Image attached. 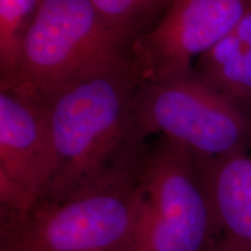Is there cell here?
<instances>
[{
	"label": "cell",
	"mask_w": 251,
	"mask_h": 251,
	"mask_svg": "<svg viewBox=\"0 0 251 251\" xmlns=\"http://www.w3.org/2000/svg\"><path fill=\"white\" fill-rule=\"evenodd\" d=\"M166 1H169V2H170V1H171V0H166Z\"/></svg>",
	"instance_id": "13"
},
{
	"label": "cell",
	"mask_w": 251,
	"mask_h": 251,
	"mask_svg": "<svg viewBox=\"0 0 251 251\" xmlns=\"http://www.w3.org/2000/svg\"><path fill=\"white\" fill-rule=\"evenodd\" d=\"M109 23L133 34L140 21L157 11L166 0H90Z\"/></svg>",
	"instance_id": "11"
},
{
	"label": "cell",
	"mask_w": 251,
	"mask_h": 251,
	"mask_svg": "<svg viewBox=\"0 0 251 251\" xmlns=\"http://www.w3.org/2000/svg\"><path fill=\"white\" fill-rule=\"evenodd\" d=\"M41 0H0V64L1 80L7 79L17 62L19 47Z\"/></svg>",
	"instance_id": "10"
},
{
	"label": "cell",
	"mask_w": 251,
	"mask_h": 251,
	"mask_svg": "<svg viewBox=\"0 0 251 251\" xmlns=\"http://www.w3.org/2000/svg\"><path fill=\"white\" fill-rule=\"evenodd\" d=\"M143 80L142 67L134 58L47 103L55 172L42 200H62L139 175L144 156H140L143 137L135 120V99Z\"/></svg>",
	"instance_id": "1"
},
{
	"label": "cell",
	"mask_w": 251,
	"mask_h": 251,
	"mask_svg": "<svg viewBox=\"0 0 251 251\" xmlns=\"http://www.w3.org/2000/svg\"><path fill=\"white\" fill-rule=\"evenodd\" d=\"M140 207L125 251H206L219 233L198 159L164 139L143 157Z\"/></svg>",
	"instance_id": "4"
},
{
	"label": "cell",
	"mask_w": 251,
	"mask_h": 251,
	"mask_svg": "<svg viewBox=\"0 0 251 251\" xmlns=\"http://www.w3.org/2000/svg\"><path fill=\"white\" fill-rule=\"evenodd\" d=\"M131 34L90 0H41L1 86L48 103L80 81L130 62Z\"/></svg>",
	"instance_id": "2"
},
{
	"label": "cell",
	"mask_w": 251,
	"mask_h": 251,
	"mask_svg": "<svg viewBox=\"0 0 251 251\" xmlns=\"http://www.w3.org/2000/svg\"><path fill=\"white\" fill-rule=\"evenodd\" d=\"M251 0H171L155 28L137 47V59L149 79L190 72L199 58L231 31Z\"/></svg>",
	"instance_id": "6"
},
{
	"label": "cell",
	"mask_w": 251,
	"mask_h": 251,
	"mask_svg": "<svg viewBox=\"0 0 251 251\" xmlns=\"http://www.w3.org/2000/svg\"><path fill=\"white\" fill-rule=\"evenodd\" d=\"M55 172L48 106L9 87L0 91V177L24 188L37 202Z\"/></svg>",
	"instance_id": "7"
},
{
	"label": "cell",
	"mask_w": 251,
	"mask_h": 251,
	"mask_svg": "<svg viewBox=\"0 0 251 251\" xmlns=\"http://www.w3.org/2000/svg\"><path fill=\"white\" fill-rule=\"evenodd\" d=\"M198 59L207 83L237 102L251 100V43L231 31Z\"/></svg>",
	"instance_id": "9"
},
{
	"label": "cell",
	"mask_w": 251,
	"mask_h": 251,
	"mask_svg": "<svg viewBox=\"0 0 251 251\" xmlns=\"http://www.w3.org/2000/svg\"><path fill=\"white\" fill-rule=\"evenodd\" d=\"M198 162L221 240L251 251V156L238 151Z\"/></svg>",
	"instance_id": "8"
},
{
	"label": "cell",
	"mask_w": 251,
	"mask_h": 251,
	"mask_svg": "<svg viewBox=\"0 0 251 251\" xmlns=\"http://www.w3.org/2000/svg\"><path fill=\"white\" fill-rule=\"evenodd\" d=\"M141 136L163 134L199 161L246 151L251 121L238 102L200 75L143 80L135 99Z\"/></svg>",
	"instance_id": "5"
},
{
	"label": "cell",
	"mask_w": 251,
	"mask_h": 251,
	"mask_svg": "<svg viewBox=\"0 0 251 251\" xmlns=\"http://www.w3.org/2000/svg\"><path fill=\"white\" fill-rule=\"evenodd\" d=\"M140 199L137 175L28 212L2 209L0 251H125Z\"/></svg>",
	"instance_id": "3"
},
{
	"label": "cell",
	"mask_w": 251,
	"mask_h": 251,
	"mask_svg": "<svg viewBox=\"0 0 251 251\" xmlns=\"http://www.w3.org/2000/svg\"><path fill=\"white\" fill-rule=\"evenodd\" d=\"M206 251H238V250H236L235 248L231 247L230 244L225 242L224 240H220L219 242H215L212 247H209Z\"/></svg>",
	"instance_id": "12"
}]
</instances>
